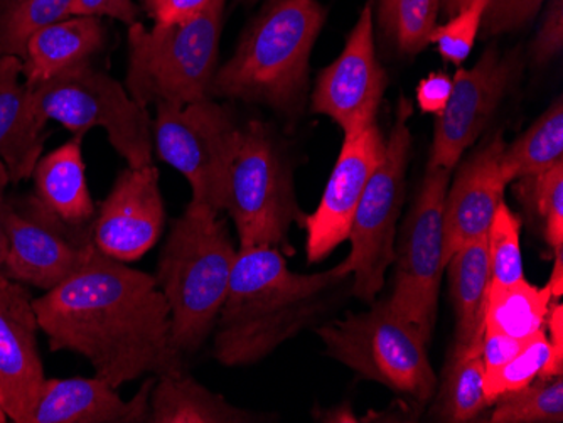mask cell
Instances as JSON below:
<instances>
[{"mask_svg": "<svg viewBox=\"0 0 563 423\" xmlns=\"http://www.w3.org/2000/svg\"><path fill=\"white\" fill-rule=\"evenodd\" d=\"M33 305L51 352L84 356L112 387L185 368L156 277L98 248Z\"/></svg>", "mask_w": 563, "mask_h": 423, "instance_id": "1", "label": "cell"}, {"mask_svg": "<svg viewBox=\"0 0 563 423\" xmlns=\"http://www.w3.org/2000/svg\"><path fill=\"white\" fill-rule=\"evenodd\" d=\"M344 280L338 267L297 274L277 248H239L213 331V358L228 368L264 361L318 324Z\"/></svg>", "mask_w": 563, "mask_h": 423, "instance_id": "2", "label": "cell"}, {"mask_svg": "<svg viewBox=\"0 0 563 423\" xmlns=\"http://www.w3.org/2000/svg\"><path fill=\"white\" fill-rule=\"evenodd\" d=\"M325 12L318 0H271L217 69L210 98L271 107L297 116L309 93V63Z\"/></svg>", "mask_w": 563, "mask_h": 423, "instance_id": "3", "label": "cell"}, {"mask_svg": "<svg viewBox=\"0 0 563 423\" xmlns=\"http://www.w3.org/2000/svg\"><path fill=\"white\" fill-rule=\"evenodd\" d=\"M236 254L220 214L188 207L173 221L154 277L169 305L174 347L183 356L196 355L213 334Z\"/></svg>", "mask_w": 563, "mask_h": 423, "instance_id": "4", "label": "cell"}, {"mask_svg": "<svg viewBox=\"0 0 563 423\" xmlns=\"http://www.w3.org/2000/svg\"><path fill=\"white\" fill-rule=\"evenodd\" d=\"M224 2L176 24L129 26L125 88L139 105L201 102L218 69Z\"/></svg>", "mask_w": 563, "mask_h": 423, "instance_id": "5", "label": "cell"}, {"mask_svg": "<svg viewBox=\"0 0 563 423\" xmlns=\"http://www.w3.org/2000/svg\"><path fill=\"white\" fill-rule=\"evenodd\" d=\"M25 88L31 112L43 125L55 120L73 137L81 138L90 129H103L126 166H152L154 142L147 109L139 105L119 80L91 63Z\"/></svg>", "mask_w": 563, "mask_h": 423, "instance_id": "6", "label": "cell"}, {"mask_svg": "<svg viewBox=\"0 0 563 423\" xmlns=\"http://www.w3.org/2000/svg\"><path fill=\"white\" fill-rule=\"evenodd\" d=\"M324 353L366 380L390 388L416 402L432 400L438 375L427 355V341L387 301L372 302L368 311L316 327Z\"/></svg>", "mask_w": 563, "mask_h": 423, "instance_id": "7", "label": "cell"}, {"mask_svg": "<svg viewBox=\"0 0 563 423\" xmlns=\"http://www.w3.org/2000/svg\"><path fill=\"white\" fill-rule=\"evenodd\" d=\"M224 211L232 218L240 248H277L290 254L294 223L302 226L292 176L264 123L239 129L228 169Z\"/></svg>", "mask_w": 563, "mask_h": 423, "instance_id": "8", "label": "cell"}, {"mask_svg": "<svg viewBox=\"0 0 563 423\" xmlns=\"http://www.w3.org/2000/svg\"><path fill=\"white\" fill-rule=\"evenodd\" d=\"M412 113V102L400 97L385 157L366 182L351 223L350 255L338 265L341 276L351 277V293L366 304L375 302L385 286L388 268L394 264L412 151V134L408 127Z\"/></svg>", "mask_w": 563, "mask_h": 423, "instance_id": "9", "label": "cell"}, {"mask_svg": "<svg viewBox=\"0 0 563 423\" xmlns=\"http://www.w3.org/2000/svg\"><path fill=\"white\" fill-rule=\"evenodd\" d=\"M239 129L232 110L213 98L188 105L157 103L152 142L159 159L179 170L191 186L189 208L214 214L224 211Z\"/></svg>", "mask_w": 563, "mask_h": 423, "instance_id": "10", "label": "cell"}, {"mask_svg": "<svg viewBox=\"0 0 563 423\" xmlns=\"http://www.w3.org/2000/svg\"><path fill=\"white\" fill-rule=\"evenodd\" d=\"M451 169L427 166L416 201L395 240L391 305L430 344L445 270L444 201Z\"/></svg>", "mask_w": 563, "mask_h": 423, "instance_id": "11", "label": "cell"}, {"mask_svg": "<svg viewBox=\"0 0 563 423\" xmlns=\"http://www.w3.org/2000/svg\"><path fill=\"white\" fill-rule=\"evenodd\" d=\"M9 252L0 271L15 282L51 290L93 254V225L71 226L36 196L5 199Z\"/></svg>", "mask_w": 563, "mask_h": 423, "instance_id": "12", "label": "cell"}, {"mask_svg": "<svg viewBox=\"0 0 563 423\" xmlns=\"http://www.w3.org/2000/svg\"><path fill=\"white\" fill-rule=\"evenodd\" d=\"M518 71L517 53L503 56L495 47L484 52L473 68L455 71L451 98L433 127L430 167L454 170L463 154L488 127Z\"/></svg>", "mask_w": 563, "mask_h": 423, "instance_id": "13", "label": "cell"}, {"mask_svg": "<svg viewBox=\"0 0 563 423\" xmlns=\"http://www.w3.org/2000/svg\"><path fill=\"white\" fill-rule=\"evenodd\" d=\"M385 88L387 73L376 58L373 8L368 4L343 53L319 73L311 94L312 112L334 120L344 137H351L376 123Z\"/></svg>", "mask_w": 563, "mask_h": 423, "instance_id": "14", "label": "cell"}, {"mask_svg": "<svg viewBox=\"0 0 563 423\" xmlns=\"http://www.w3.org/2000/svg\"><path fill=\"white\" fill-rule=\"evenodd\" d=\"M385 147L387 138L376 123L360 134L344 137L319 207L302 220L309 264H321L346 242L366 182L385 157Z\"/></svg>", "mask_w": 563, "mask_h": 423, "instance_id": "15", "label": "cell"}, {"mask_svg": "<svg viewBox=\"0 0 563 423\" xmlns=\"http://www.w3.org/2000/svg\"><path fill=\"white\" fill-rule=\"evenodd\" d=\"M166 218L159 170L126 167L97 208L95 246L123 264L141 260L163 236Z\"/></svg>", "mask_w": 563, "mask_h": 423, "instance_id": "16", "label": "cell"}, {"mask_svg": "<svg viewBox=\"0 0 563 423\" xmlns=\"http://www.w3.org/2000/svg\"><path fill=\"white\" fill-rule=\"evenodd\" d=\"M33 301L24 283L0 271V407L15 423H30L46 380Z\"/></svg>", "mask_w": 563, "mask_h": 423, "instance_id": "17", "label": "cell"}, {"mask_svg": "<svg viewBox=\"0 0 563 423\" xmlns=\"http://www.w3.org/2000/svg\"><path fill=\"white\" fill-rule=\"evenodd\" d=\"M505 147L501 132H496L461 164L449 182L444 201L445 264L461 246L488 235L508 186L499 170Z\"/></svg>", "mask_w": 563, "mask_h": 423, "instance_id": "18", "label": "cell"}, {"mask_svg": "<svg viewBox=\"0 0 563 423\" xmlns=\"http://www.w3.org/2000/svg\"><path fill=\"white\" fill-rule=\"evenodd\" d=\"M154 381L148 378L135 397L123 400L97 375L44 380L30 423H148Z\"/></svg>", "mask_w": 563, "mask_h": 423, "instance_id": "19", "label": "cell"}, {"mask_svg": "<svg viewBox=\"0 0 563 423\" xmlns=\"http://www.w3.org/2000/svg\"><path fill=\"white\" fill-rule=\"evenodd\" d=\"M21 77V59L0 58V160L8 167L11 182L33 176L47 135L46 125L31 112Z\"/></svg>", "mask_w": 563, "mask_h": 423, "instance_id": "20", "label": "cell"}, {"mask_svg": "<svg viewBox=\"0 0 563 423\" xmlns=\"http://www.w3.org/2000/svg\"><path fill=\"white\" fill-rule=\"evenodd\" d=\"M106 41V27L91 15H69L36 31L27 41L22 59L24 84L33 87L66 69L91 63Z\"/></svg>", "mask_w": 563, "mask_h": 423, "instance_id": "21", "label": "cell"}, {"mask_svg": "<svg viewBox=\"0 0 563 423\" xmlns=\"http://www.w3.org/2000/svg\"><path fill=\"white\" fill-rule=\"evenodd\" d=\"M81 137H73L41 157L34 167V196L71 226L93 225L97 207L88 189Z\"/></svg>", "mask_w": 563, "mask_h": 423, "instance_id": "22", "label": "cell"}, {"mask_svg": "<svg viewBox=\"0 0 563 423\" xmlns=\"http://www.w3.org/2000/svg\"><path fill=\"white\" fill-rule=\"evenodd\" d=\"M449 292L455 314V344L481 346L488 308L492 268L488 235L461 246L448 264Z\"/></svg>", "mask_w": 563, "mask_h": 423, "instance_id": "23", "label": "cell"}, {"mask_svg": "<svg viewBox=\"0 0 563 423\" xmlns=\"http://www.w3.org/2000/svg\"><path fill=\"white\" fill-rule=\"evenodd\" d=\"M261 419L228 403L185 368L159 375L152 387L148 423H249Z\"/></svg>", "mask_w": 563, "mask_h": 423, "instance_id": "24", "label": "cell"}, {"mask_svg": "<svg viewBox=\"0 0 563 423\" xmlns=\"http://www.w3.org/2000/svg\"><path fill=\"white\" fill-rule=\"evenodd\" d=\"M484 393L483 344H455L442 369V378L432 397L430 416L435 422L466 423L488 409Z\"/></svg>", "mask_w": 563, "mask_h": 423, "instance_id": "25", "label": "cell"}, {"mask_svg": "<svg viewBox=\"0 0 563 423\" xmlns=\"http://www.w3.org/2000/svg\"><path fill=\"white\" fill-rule=\"evenodd\" d=\"M553 297L549 287H537L527 279L511 286L489 287L488 308L484 315V333L505 336H533L545 330Z\"/></svg>", "mask_w": 563, "mask_h": 423, "instance_id": "26", "label": "cell"}, {"mask_svg": "<svg viewBox=\"0 0 563 423\" xmlns=\"http://www.w3.org/2000/svg\"><path fill=\"white\" fill-rule=\"evenodd\" d=\"M563 163V102L555 100L537 122L506 145L499 170L506 185L531 178Z\"/></svg>", "mask_w": 563, "mask_h": 423, "instance_id": "27", "label": "cell"}, {"mask_svg": "<svg viewBox=\"0 0 563 423\" xmlns=\"http://www.w3.org/2000/svg\"><path fill=\"white\" fill-rule=\"evenodd\" d=\"M441 0H378L379 30L404 55H417L430 44L438 26Z\"/></svg>", "mask_w": 563, "mask_h": 423, "instance_id": "28", "label": "cell"}, {"mask_svg": "<svg viewBox=\"0 0 563 423\" xmlns=\"http://www.w3.org/2000/svg\"><path fill=\"white\" fill-rule=\"evenodd\" d=\"M73 0H0V58L24 59L36 31L68 18Z\"/></svg>", "mask_w": 563, "mask_h": 423, "instance_id": "29", "label": "cell"}, {"mask_svg": "<svg viewBox=\"0 0 563 423\" xmlns=\"http://www.w3.org/2000/svg\"><path fill=\"white\" fill-rule=\"evenodd\" d=\"M493 405V423H562V375L537 378L521 390L503 394Z\"/></svg>", "mask_w": 563, "mask_h": 423, "instance_id": "30", "label": "cell"}, {"mask_svg": "<svg viewBox=\"0 0 563 423\" xmlns=\"http://www.w3.org/2000/svg\"><path fill=\"white\" fill-rule=\"evenodd\" d=\"M525 207L543 221V236L553 254L563 251V163L531 178L518 179Z\"/></svg>", "mask_w": 563, "mask_h": 423, "instance_id": "31", "label": "cell"}, {"mask_svg": "<svg viewBox=\"0 0 563 423\" xmlns=\"http://www.w3.org/2000/svg\"><path fill=\"white\" fill-rule=\"evenodd\" d=\"M552 356L547 331L534 334L517 356L499 368L484 371V393L489 405L503 394L521 390L531 381L542 377L543 369Z\"/></svg>", "mask_w": 563, "mask_h": 423, "instance_id": "32", "label": "cell"}, {"mask_svg": "<svg viewBox=\"0 0 563 423\" xmlns=\"http://www.w3.org/2000/svg\"><path fill=\"white\" fill-rule=\"evenodd\" d=\"M520 232V218L503 201L488 230L493 286H511L525 279Z\"/></svg>", "mask_w": 563, "mask_h": 423, "instance_id": "33", "label": "cell"}, {"mask_svg": "<svg viewBox=\"0 0 563 423\" xmlns=\"http://www.w3.org/2000/svg\"><path fill=\"white\" fill-rule=\"evenodd\" d=\"M492 0H473L467 8L449 18L444 26H435L430 43L438 44L442 59L452 65H463L473 52L477 34L483 26L484 14Z\"/></svg>", "mask_w": 563, "mask_h": 423, "instance_id": "34", "label": "cell"}, {"mask_svg": "<svg viewBox=\"0 0 563 423\" xmlns=\"http://www.w3.org/2000/svg\"><path fill=\"white\" fill-rule=\"evenodd\" d=\"M540 4L542 0H492L483 22L489 34L514 31L530 21Z\"/></svg>", "mask_w": 563, "mask_h": 423, "instance_id": "35", "label": "cell"}, {"mask_svg": "<svg viewBox=\"0 0 563 423\" xmlns=\"http://www.w3.org/2000/svg\"><path fill=\"white\" fill-rule=\"evenodd\" d=\"M224 0H145V9L156 24H176L202 14Z\"/></svg>", "mask_w": 563, "mask_h": 423, "instance_id": "36", "label": "cell"}, {"mask_svg": "<svg viewBox=\"0 0 563 423\" xmlns=\"http://www.w3.org/2000/svg\"><path fill=\"white\" fill-rule=\"evenodd\" d=\"M563 46V2L562 0H553L547 12L545 21H543L542 30L533 43L534 62L543 63L555 58Z\"/></svg>", "mask_w": 563, "mask_h": 423, "instance_id": "37", "label": "cell"}, {"mask_svg": "<svg viewBox=\"0 0 563 423\" xmlns=\"http://www.w3.org/2000/svg\"><path fill=\"white\" fill-rule=\"evenodd\" d=\"M69 15H91V18H112L132 26L139 22V9L132 0H73Z\"/></svg>", "mask_w": 563, "mask_h": 423, "instance_id": "38", "label": "cell"}, {"mask_svg": "<svg viewBox=\"0 0 563 423\" xmlns=\"http://www.w3.org/2000/svg\"><path fill=\"white\" fill-rule=\"evenodd\" d=\"M452 93V78L448 73H430L417 87V102L423 113L438 116L448 105Z\"/></svg>", "mask_w": 563, "mask_h": 423, "instance_id": "39", "label": "cell"}, {"mask_svg": "<svg viewBox=\"0 0 563 423\" xmlns=\"http://www.w3.org/2000/svg\"><path fill=\"white\" fill-rule=\"evenodd\" d=\"M534 336V334H533ZM517 339V337L505 336V334L484 333L483 337V361L484 371L499 368L517 356L527 346L531 337Z\"/></svg>", "mask_w": 563, "mask_h": 423, "instance_id": "40", "label": "cell"}, {"mask_svg": "<svg viewBox=\"0 0 563 423\" xmlns=\"http://www.w3.org/2000/svg\"><path fill=\"white\" fill-rule=\"evenodd\" d=\"M553 302V301H552ZM545 326L549 327V343L552 347V356L543 369L542 377H560L563 372V305L562 302L550 304L549 315H547Z\"/></svg>", "mask_w": 563, "mask_h": 423, "instance_id": "41", "label": "cell"}, {"mask_svg": "<svg viewBox=\"0 0 563 423\" xmlns=\"http://www.w3.org/2000/svg\"><path fill=\"white\" fill-rule=\"evenodd\" d=\"M11 182L8 167L0 160V267L4 264L9 252L8 232H5V189Z\"/></svg>", "mask_w": 563, "mask_h": 423, "instance_id": "42", "label": "cell"}, {"mask_svg": "<svg viewBox=\"0 0 563 423\" xmlns=\"http://www.w3.org/2000/svg\"><path fill=\"white\" fill-rule=\"evenodd\" d=\"M553 270L552 276H550L549 283L547 287L550 289V293H552L553 301L560 299L563 293V251L556 252L553 254Z\"/></svg>", "mask_w": 563, "mask_h": 423, "instance_id": "43", "label": "cell"}, {"mask_svg": "<svg viewBox=\"0 0 563 423\" xmlns=\"http://www.w3.org/2000/svg\"><path fill=\"white\" fill-rule=\"evenodd\" d=\"M314 419L319 422H357L350 407H336V409L314 410Z\"/></svg>", "mask_w": 563, "mask_h": 423, "instance_id": "44", "label": "cell"}, {"mask_svg": "<svg viewBox=\"0 0 563 423\" xmlns=\"http://www.w3.org/2000/svg\"><path fill=\"white\" fill-rule=\"evenodd\" d=\"M473 0H441L442 12H445L448 18L457 14L459 11H463L464 8L471 4Z\"/></svg>", "mask_w": 563, "mask_h": 423, "instance_id": "45", "label": "cell"}, {"mask_svg": "<svg viewBox=\"0 0 563 423\" xmlns=\"http://www.w3.org/2000/svg\"><path fill=\"white\" fill-rule=\"evenodd\" d=\"M8 420H9V416L5 415L4 409H2V407H0V423H5V422H8Z\"/></svg>", "mask_w": 563, "mask_h": 423, "instance_id": "46", "label": "cell"}, {"mask_svg": "<svg viewBox=\"0 0 563 423\" xmlns=\"http://www.w3.org/2000/svg\"><path fill=\"white\" fill-rule=\"evenodd\" d=\"M240 2H242V4H245V5H252V4H255V2H257V0H240Z\"/></svg>", "mask_w": 563, "mask_h": 423, "instance_id": "47", "label": "cell"}]
</instances>
